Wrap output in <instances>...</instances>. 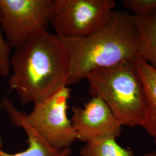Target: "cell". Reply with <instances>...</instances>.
Returning a JSON list of instances; mask_svg holds the SVG:
<instances>
[{
	"instance_id": "1",
	"label": "cell",
	"mask_w": 156,
	"mask_h": 156,
	"mask_svg": "<svg viewBox=\"0 0 156 156\" xmlns=\"http://www.w3.org/2000/svg\"><path fill=\"white\" fill-rule=\"evenodd\" d=\"M9 79L23 105L45 100L67 87L69 61L62 41L41 30L34 34L12 55Z\"/></svg>"
},
{
	"instance_id": "3",
	"label": "cell",
	"mask_w": 156,
	"mask_h": 156,
	"mask_svg": "<svg viewBox=\"0 0 156 156\" xmlns=\"http://www.w3.org/2000/svg\"><path fill=\"white\" fill-rule=\"evenodd\" d=\"M134 60L95 71L88 75L89 93L100 97L123 126H141L146 104L142 80Z\"/></svg>"
},
{
	"instance_id": "8",
	"label": "cell",
	"mask_w": 156,
	"mask_h": 156,
	"mask_svg": "<svg viewBox=\"0 0 156 156\" xmlns=\"http://www.w3.org/2000/svg\"><path fill=\"white\" fill-rule=\"evenodd\" d=\"M2 106L8 113L13 124L23 129L28 136V146L25 151L16 153H9L2 150L0 145V156H68L71 153L70 147L58 150L51 146L38 134L29 124L27 113L19 111L11 100L5 98Z\"/></svg>"
},
{
	"instance_id": "13",
	"label": "cell",
	"mask_w": 156,
	"mask_h": 156,
	"mask_svg": "<svg viewBox=\"0 0 156 156\" xmlns=\"http://www.w3.org/2000/svg\"><path fill=\"white\" fill-rule=\"evenodd\" d=\"M11 48L2 36L0 20V76L7 77L11 72Z\"/></svg>"
},
{
	"instance_id": "10",
	"label": "cell",
	"mask_w": 156,
	"mask_h": 156,
	"mask_svg": "<svg viewBox=\"0 0 156 156\" xmlns=\"http://www.w3.org/2000/svg\"><path fill=\"white\" fill-rule=\"evenodd\" d=\"M138 34L137 57L156 69V11L135 16Z\"/></svg>"
},
{
	"instance_id": "11",
	"label": "cell",
	"mask_w": 156,
	"mask_h": 156,
	"mask_svg": "<svg viewBox=\"0 0 156 156\" xmlns=\"http://www.w3.org/2000/svg\"><path fill=\"white\" fill-rule=\"evenodd\" d=\"M116 140L105 137L91 140L81 148L80 153L82 156H134L133 151L123 148Z\"/></svg>"
},
{
	"instance_id": "2",
	"label": "cell",
	"mask_w": 156,
	"mask_h": 156,
	"mask_svg": "<svg viewBox=\"0 0 156 156\" xmlns=\"http://www.w3.org/2000/svg\"><path fill=\"white\" fill-rule=\"evenodd\" d=\"M58 38L68 57V86L86 79L95 71L137 57L138 31L134 15L127 12H115L104 27L89 37Z\"/></svg>"
},
{
	"instance_id": "5",
	"label": "cell",
	"mask_w": 156,
	"mask_h": 156,
	"mask_svg": "<svg viewBox=\"0 0 156 156\" xmlns=\"http://www.w3.org/2000/svg\"><path fill=\"white\" fill-rule=\"evenodd\" d=\"M54 0H0V20L11 48L22 46L34 34L47 30Z\"/></svg>"
},
{
	"instance_id": "7",
	"label": "cell",
	"mask_w": 156,
	"mask_h": 156,
	"mask_svg": "<svg viewBox=\"0 0 156 156\" xmlns=\"http://www.w3.org/2000/svg\"><path fill=\"white\" fill-rule=\"evenodd\" d=\"M91 97L83 108L73 109L71 121L78 140L87 143L105 137L117 139L122 133V126L104 101L97 96Z\"/></svg>"
},
{
	"instance_id": "6",
	"label": "cell",
	"mask_w": 156,
	"mask_h": 156,
	"mask_svg": "<svg viewBox=\"0 0 156 156\" xmlns=\"http://www.w3.org/2000/svg\"><path fill=\"white\" fill-rule=\"evenodd\" d=\"M71 89L67 86L48 98L34 104L27 119L30 126L54 148L62 150L78 140L67 115Z\"/></svg>"
},
{
	"instance_id": "12",
	"label": "cell",
	"mask_w": 156,
	"mask_h": 156,
	"mask_svg": "<svg viewBox=\"0 0 156 156\" xmlns=\"http://www.w3.org/2000/svg\"><path fill=\"white\" fill-rule=\"evenodd\" d=\"M122 4L135 16H144L156 11V0H122Z\"/></svg>"
},
{
	"instance_id": "14",
	"label": "cell",
	"mask_w": 156,
	"mask_h": 156,
	"mask_svg": "<svg viewBox=\"0 0 156 156\" xmlns=\"http://www.w3.org/2000/svg\"><path fill=\"white\" fill-rule=\"evenodd\" d=\"M142 156H156V152L153 151V152H151L150 153H147L145 155Z\"/></svg>"
},
{
	"instance_id": "4",
	"label": "cell",
	"mask_w": 156,
	"mask_h": 156,
	"mask_svg": "<svg viewBox=\"0 0 156 156\" xmlns=\"http://www.w3.org/2000/svg\"><path fill=\"white\" fill-rule=\"evenodd\" d=\"M50 24L56 35L80 38L95 33L109 22L116 8L113 0H54Z\"/></svg>"
},
{
	"instance_id": "9",
	"label": "cell",
	"mask_w": 156,
	"mask_h": 156,
	"mask_svg": "<svg viewBox=\"0 0 156 156\" xmlns=\"http://www.w3.org/2000/svg\"><path fill=\"white\" fill-rule=\"evenodd\" d=\"M134 62L144 84L146 98V115L141 127L153 138L156 145V69L138 58Z\"/></svg>"
}]
</instances>
